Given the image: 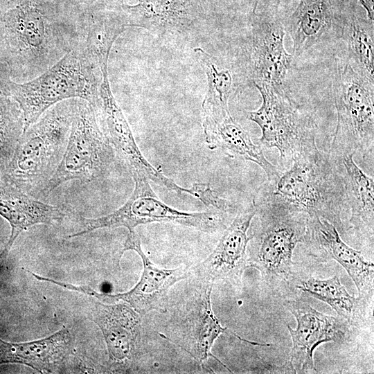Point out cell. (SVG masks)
<instances>
[{
	"mask_svg": "<svg viewBox=\"0 0 374 374\" xmlns=\"http://www.w3.org/2000/svg\"><path fill=\"white\" fill-rule=\"evenodd\" d=\"M81 37L78 20L57 0H10L0 10V61L15 82L39 75Z\"/></svg>",
	"mask_w": 374,
	"mask_h": 374,
	"instance_id": "obj_1",
	"label": "cell"
},
{
	"mask_svg": "<svg viewBox=\"0 0 374 374\" xmlns=\"http://www.w3.org/2000/svg\"><path fill=\"white\" fill-rule=\"evenodd\" d=\"M256 223L249 233L247 267L260 273L272 294L283 295L292 287L295 247L303 243L308 215L273 194L267 183L260 187L253 199Z\"/></svg>",
	"mask_w": 374,
	"mask_h": 374,
	"instance_id": "obj_2",
	"label": "cell"
},
{
	"mask_svg": "<svg viewBox=\"0 0 374 374\" xmlns=\"http://www.w3.org/2000/svg\"><path fill=\"white\" fill-rule=\"evenodd\" d=\"M102 80L99 64L85 49L78 46L29 81L17 82L10 78H1V82L19 105L25 130L48 109L67 99H82L96 107Z\"/></svg>",
	"mask_w": 374,
	"mask_h": 374,
	"instance_id": "obj_3",
	"label": "cell"
},
{
	"mask_svg": "<svg viewBox=\"0 0 374 374\" xmlns=\"http://www.w3.org/2000/svg\"><path fill=\"white\" fill-rule=\"evenodd\" d=\"M77 103L55 104L25 130L1 177L29 195L42 192L63 157Z\"/></svg>",
	"mask_w": 374,
	"mask_h": 374,
	"instance_id": "obj_4",
	"label": "cell"
},
{
	"mask_svg": "<svg viewBox=\"0 0 374 374\" xmlns=\"http://www.w3.org/2000/svg\"><path fill=\"white\" fill-rule=\"evenodd\" d=\"M267 183L273 194L285 203L344 231L341 215L347 209L344 185L330 152L317 145L306 150L292 159L275 183Z\"/></svg>",
	"mask_w": 374,
	"mask_h": 374,
	"instance_id": "obj_5",
	"label": "cell"
},
{
	"mask_svg": "<svg viewBox=\"0 0 374 374\" xmlns=\"http://www.w3.org/2000/svg\"><path fill=\"white\" fill-rule=\"evenodd\" d=\"M332 80L337 125L330 152L359 153L373 165L374 82L335 58Z\"/></svg>",
	"mask_w": 374,
	"mask_h": 374,
	"instance_id": "obj_6",
	"label": "cell"
},
{
	"mask_svg": "<svg viewBox=\"0 0 374 374\" xmlns=\"http://www.w3.org/2000/svg\"><path fill=\"white\" fill-rule=\"evenodd\" d=\"M134 188L128 200L113 213L97 218L80 217L82 228L69 237H77L103 229L125 227L129 231L150 223H173L214 233L228 226V212L215 209L188 213L175 209L162 202L146 178H134Z\"/></svg>",
	"mask_w": 374,
	"mask_h": 374,
	"instance_id": "obj_7",
	"label": "cell"
},
{
	"mask_svg": "<svg viewBox=\"0 0 374 374\" xmlns=\"http://www.w3.org/2000/svg\"><path fill=\"white\" fill-rule=\"evenodd\" d=\"M116 153L100 126L96 107L78 98L68 143L62 161L41 193H49L73 179L91 181L109 172Z\"/></svg>",
	"mask_w": 374,
	"mask_h": 374,
	"instance_id": "obj_8",
	"label": "cell"
},
{
	"mask_svg": "<svg viewBox=\"0 0 374 374\" xmlns=\"http://www.w3.org/2000/svg\"><path fill=\"white\" fill-rule=\"evenodd\" d=\"M262 97L260 107L247 118L260 128L261 144L275 148L282 159L291 162L299 153L317 146V125L293 98L291 91L255 85Z\"/></svg>",
	"mask_w": 374,
	"mask_h": 374,
	"instance_id": "obj_9",
	"label": "cell"
},
{
	"mask_svg": "<svg viewBox=\"0 0 374 374\" xmlns=\"http://www.w3.org/2000/svg\"><path fill=\"white\" fill-rule=\"evenodd\" d=\"M249 31L235 56L250 85L290 90L287 78L294 59L285 47L284 24L267 13L251 12Z\"/></svg>",
	"mask_w": 374,
	"mask_h": 374,
	"instance_id": "obj_10",
	"label": "cell"
},
{
	"mask_svg": "<svg viewBox=\"0 0 374 374\" xmlns=\"http://www.w3.org/2000/svg\"><path fill=\"white\" fill-rule=\"evenodd\" d=\"M127 250H133L139 255L143 269L139 282L126 292L116 294L99 293L87 286L73 285L57 280L55 283L60 287L87 294L104 303L124 302L141 316L153 310L166 311L170 289L190 275L189 268L163 269L155 265L144 253L135 230L129 231L122 253Z\"/></svg>",
	"mask_w": 374,
	"mask_h": 374,
	"instance_id": "obj_11",
	"label": "cell"
},
{
	"mask_svg": "<svg viewBox=\"0 0 374 374\" xmlns=\"http://www.w3.org/2000/svg\"><path fill=\"white\" fill-rule=\"evenodd\" d=\"M199 283L198 289L174 310L170 332L164 337L186 351L202 366L211 357L231 371L211 352L216 339L227 330L212 309L213 285Z\"/></svg>",
	"mask_w": 374,
	"mask_h": 374,
	"instance_id": "obj_12",
	"label": "cell"
},
{
	"mask_svg": "<svg viewBox=\"0 0 374 374\" xmlns=\"http://www.w3.org/2000/svg\"><path fill=\"white\" fill-rule=\"evenodd\" d=\"M103 80L99 89V101L96 107L102 130L133 179L146 178L177 194H191V190L181 187L158 171L140 151L132 130L111 89L107 66L102 69Z\"/></svg>",
	"mask_w": 374,
	"mask_h": 374,
	"instance_id": "obj_13",
	"label": "cell"
},
{
	"mask_svg": "<svg viewBox=\"0 0 374 374\" xmlns=\"http://www.w3.org/2000/svg\"><path fill=\"white\" fill-rule=\"evenodd\" d=\"M284 305L297 322L296 329L287 325L292 341V369L294 373H317L313 360L314 350L323 343L344 341L350 325L341 317L317 311L300 298L287 300Z\"/></svg>",
	"mask_w": 374,
	"mask_h": 374,
	"instance_id": "obj_14",
	"label": "cell"
},
{
	"mask_svg": "<svg viewBox=\"0 0 374 374\" xmlns=\"http://www.w3.org/2000/svg\"><path fill=\"white\" fill-rule=\"evenodd\" d=\"M253 201L241 211L225 231L211 254L193 267L198 281L213 285L226 283L238 285L247 267L249 228L256 215Z\"/></svg>",
	"mask_w": 374,
	"mask_h": 374,
	"instance_id": "obj_15",
	"label": "cell"
},
{
	"mask_svg": "<svg viewBox=\"0 0 374 374\" xmlns=\"http://www.w3.org/2000/svg\"><path fill=\"white\" fill-rule=\"evenodd\" d=\"M306 251L321 261L333 260L341 265L354 282L359 297L371 303L374 294V265L346 244L337 229L318 216H308L304 241Z\"/></svg>",
	"mask_w": 374,
	"mask_h": 374,
	"instance_id": "obj_16",
	"label": "cell"
},
{
	"mask_svg": "<svg viewBox=\"0 0 374 374\" xmlns=\"http://www.w3.org/2000/svg\"><path fill=\"white\" fill-rule=\"evenodd\" d=\"M120 11L127 26L142 28L157 36L192 29L206 15L207 0H138Z\"/></svg>",
	"mask_w": 374,
	"mask_h": 374,
	"instance_id": "obj_17",
	"label": "cell"
},
{
	"mask_svg": "<svg viewBox=\"0 0 374 374\" xmlns=\"http://www.w3.org/2000/svg\"><path fill=\"white\" fill-rule=\"evenodd\" d=\"M89 318L102 332L110 364H132L139 350L141 316L124 302L106 304L98 300L92 303Z\"/></svg>",
	"mask_w": 374,
	"mask_h": 374,
	"instance_id": "obj_18",
	"label": "cell"
},
{
	"mask_svg": "<svg viewBox=\"0 0 374 374\" xmlns=\"http://www.w3.org/2000/svg\"><path fill=\"white\" fill-rule=\"evenodd\" d=\"M203 128L210 149H220L231 156L240 157L258 165L267 179L275 183L280 177L277 168L265 157L261 146L231 115L229 108L204 109Z\"/></svg>",
	"mask_w": 374,
	"mask_h": 374,
	"instance_id": "obj_19",
	"label": "cell"
},
{
	"mask_svg": "<svg viewBox=\"0 0 374 374\" xmlns=\"http://www.w3.org/2000/svg\"><path fill=\"white\" fill-rule=\"evenodd\" d=\"M68 214L63 206L45 204L30 196L0 177V215L10 224V238L0 253V262L6 258L17 237L30 227L39 224L61 222Z\"/></svg>",
	"mask_w": 374,
	"mask_h": 374,
	"instance_id": "obj_20",
	"label": "cell"
},
{
	"mask_svg": "<svg viewBox=\"0 0 374 374\" xmlns=\"http://www.w3.org/2000/svg\"><path fill=\"white\" fill-rule=\"evenodd\" d=\"M330 154L335 159L344 185L349 223L356 235L373 248L374 181L355 163L354 152Z\"/></svg>",
	"mask_w": 374,
	"mask_h": 374,
	"instance_id": "obj_21",
	"label": "cell"
},
{
	"mask_svg": "<svg viewBox=\"0 0 374 374\" xmlns=\"http://www.w3.org/2000/svg\"><path fill=\"white\" fill-rule=\"evenodd\" d=\"M341 23L335 17L331 0H300L284 24L292 41L294 60L331 32L340 36Z\"/></svg>",
	"mask_w": 374,
	"mask_h": 374,
	"instance_id": "obj_22",
	"label": "cell"
},
{
	"mask_svg": "<svg viewBox=\"0 0 374 374\" xmlns=\"http://www.w3.org/2000/svg\"><path fill=\"white\" fill-rule=\"evenodd\" d=\"M72 349V337L64 326L38 340L11 343L0 339V364H19L39 373L57 372Z\"/></svg>",
	"mask_w": 374,
	"mask_h": 374,
	"instance_id": "obj_23",
	"label": "cell"
},
{
	"mask_svg": "<svg viewBox=\"0 0 374 374\" xmlns=\"http://www.w3.org/2000/svg\"><path fill=\"white\" fill-rule=\"evenodd\" d=\"M292 286L329 305L350 326L359 327L366 320L370 303L350 295L338 275L321 280L311 274L299 275L295 271Z\"/></svg>",
	"mask_w": 374,
	"mask_h": 374,
	"instance_id": "obj_24",
	"label": "cell"
},
{
	"mask_svg": "<svg viewBox=\"0 0 374 374\" xmlns=\"http://www.w3.org/2000/svg\"><path fill=\"white\" fill-rule=\"evenodd\" d=\"M194 52L207 80L202 108L229 107L231 95L249 85L236 59L228 60L214 56L198 47Z\"/></svg>",
	"mask_w": 374,
	"mask_h": 374,
	"instance_id": "obj_25",
	"label": "cell"
},
{
	"mask_svg": "<svg viewBox=\"0 0 374 374\" xmlns=\"http://www.w3.org/2000/svg\"><path fill=\"white\" fill-rule=\"evenodd\" d=\"M340 37L346 46V60L359 73L374 82L373 21L351 16L342 20Z\"/></svg>",
	"mask_w": 374,
	"mask_h": 374,
	"instance_id": "obj_26",
	"label": "cell"
},
{
	"mask_svg": "<svg viewBox=\"0 0 374 374\" xmlns=\"http://www.w3.org/2000/svg\"><path fill=\"white\" fill-rule=\"evenodd\" d=\"M0 78V174L10 161L24 131L23 112L7 93Z\"/></svg>",
	"mask_w": 374,
	"mask_h": 374,
	"instance_id": "obj_27",
	"label": "cell"
},
{
	"mask_svg": "<svg viewBox=\"0 0 374 374\" xmlns=\"http://www.w3.org/2000/svg\"><path fill=\"white\" fill-rule=\"evenodd\" d=\"M74 15L82 16L89 12L119 8L130 0H57Z\"/></svg>",
	"mask_w": 374,
	"mask_h": 374,
	"instance_id": "obj_28",
	"label": "cell"
},
{
	"mask_svg": "<svg viewBox=\"0 0 374 374\" xmlns=\"http://www.w3.org/2000/svg\"><path fill=\"white\" fill-rule=\"evenodd\" d=\"M193 195L200 200L208 209L231 212V204L219 197L208 184H195L192 188Z\"/></svg>",
	"mask_w": 374,
	"mask_h": 374,
	"instance_id": "obj_29",
	"label": "cell"
},
{
	"mask_svg": "<svg viewBox=\"0 0 374 374\" xmlns=\"http://www.w3.org/2000/svg\"><path fill=\"white\" fill-rule=\"evenodd\" d=\"M361 6L366 10L368 19L373 21L374 19V0H358Z\"/></svg>",
	"mask_w": 374,
	"mask_h": 374,
	"instance_id": "obj_30",
	"label": "cell"
},
{
	"mask_svg": "<svg viewBox=\"0 0 374 374\" xmlns=\"http://www.w3.org/2000/svg\"><path fill=\"white\" fill-rule=\"evenodd\" d=\"M0 78H10L8 66L0 61Z\"/></svg>",
	"mask_w": 374,
	"mask_h": 374,
	"instance_id": "obj_31",
	"label": "cell"
},
{
	"mask_svg": "<svg viewBox=\"0 0 374 374\" xmlns=\"http://www.w3.org/2000/svg\"><path fill=\"white\" fill-rule=\"evenodd\" d=\"M260 1V0H251V7H252L251 12H256V9L258 8V6Z\"/></svg>",
	"mask_w": 374,
	"mask_h": 374,
	"instance_id": "obj_32",
	"label": "cell"
}]
</instances>
